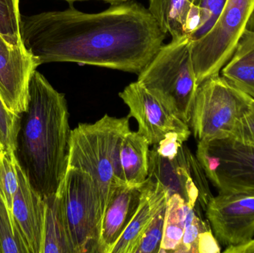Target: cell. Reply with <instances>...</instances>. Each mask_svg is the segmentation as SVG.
<instances>
[{"label":"cell","mask_w":254,"mask_h":253,"mask_svg":"<svg viewBox=\"0 0 254 253\" xmlns=\"http://www.w3.org/2000/svg\"><path fill=\"white\" fill-rule=\"evenodd\" d=\"M191 208L193 207L188 205L179 195H173L169 198L159 253H176L183 239L187 216Z\"/></svg>","instance_id":"ffe728a7"},{"label":"cell","mask_w":254,"mask_h":253,"mask_svg":"<svg viewBox=\"0 0 254 253\" xmlns=\"http://www.w3.org/2000/svg\"><path fill=\"white\" fill-rule=\"evenodd\" d=\"M19 188L13 199L12 213L30 253H43L46 203L30 184L18 162Z\"/></svg>","instance_id":"7c38bea8"},{"label":"cell","mask_w":254,"mask_h":253,"mask_svg":"<svg viewBox=\"0 0 254 253\" xmlns=\"http://www.w3.org/2000/svg\"><path fill=\"white\" fill-rule=\"evenodd\" d=\"M143 185L125 184L113 192L103 215L98 253H112L140 206Z\"/></svg>","instance_id":"4fadbf2b"},{"label":"cell","mask_w":254,"mask_h":253,"mask_svg":"<svg viewBox=\"0 0 254 253\" xmlns=\"http://www.w3.org/2000/svg\"><path fill=\"white\" fill-rule=\"evenodd\" d=\"M119 97L128 107V117L135 119L137 132L149 145L158 144L171 132H191L190 126L176 117L139 82L130 83Z\"/></svg>","instance_id":"30bf717a"},{"label":"cell","mask_w":254,"mask_h":253,"mask_svg":"<svg viewBox=\"0 0 254 253\" xmlns=\"http://www.w3.org/2000/svg\"><path fill=\"white\" fill-rule=\"evenodd\" d=\"M40 65L24 45L10 44L0 34V98L13 114L26 111L30 82Z\"/></svg>","instance_id":"8fae6325"},{"label":"cell","mask_w":254,"mask_h":253,"mask_svg":"<svg viewBox=\"0 0 254 253\" xmlns=\"http://www.w3.org/2000/svg\"><path fill=\"white\" fill-rule=\"evenodd\" d=\"M189 36L163 44L138 74L137 82L190 126L197 83Z\"/></svg>","instance_id":"277c9868"},{"label":"cell","mask_w":254,"mask_h":253,"mask_svg":"<svg viewBox=\"0 0 254 253\" xmlns=\"http://www.w3.org/2000/svg\"><path fill=\"white\" fill-rule=\"evenodd\" d=\"M196 158L219 192L254 191V147L234 138L198 141Z\"/></svg>","instance_id":"ba28073f"},{"label":"cell","mask_w":254,"mask_h":253,"mask_svg":"<svg viewBox=\"0 0 254 253\" xmlns=\"http://www.w3.org/2000/svg\"><path fill=\"white\" fill-rule=\"evenodd\" d=\"M64 1H68V2L72 3L74 1H86V0H64ZM99 1H105V2L109 3L111 4H121V3L127 2V1H130L131 0H99Z\"/></svg>","instance_id":"1f68e13d"},{"label":"cell","mask_w":254,"mask_h":253,"mask_svg":"<svg viewBox=\"0 0 254 253\" xmlns=\"http://www.w3.org/2000/svg\"><path fill=\"white\" fill-rule=\"evenodd\" d=\"M191 132H169L164 139L153 145L157 152L169 160H173L179 152V148L188 141Z\"/></svg>","instance_id":"83f0119b"},{"label":"cell","mask_w":254,"mask_h":253,"mask_svg":"<svg viewBox=\"0 0 254 253\" xmlns=\"http://www.w3.org/2000/svg\"><path fill=\"white\" fill-rule=\"evenodd\" d=\"M129 118L105 114L95 123H80L71 131L68 167L88 172L93 178L103 215L116 187L126 184L119 154L124 137L130 131Z\"/></svg>","instance_id":"3957f363"},{"label":"cell","mask_w":254,"mask_h":253,"mask_svg":"<svg viewBox=\"0 0 254 253\" xmlns=\"http://www.w3.org/2000/svg\"><path fill=\"white\" fill-rule=\"evenodd\" d=\"M201 0H149V9L162 31L172 39L185 35L187 20L191 14L201 13Z\"/></svg>","instance_id":"ac0fdd59"},{"label":"cell","mask_w":254,"mask_h":253,"mask_svg":"<svg viewBox=\"0 0 254 253\" xmlns=\"http://www.w3.org/2000/svg\"><path fill=\"white\" fill-rule=\"evenodd\" d=\"M168 195L158 181L148 177L142 189L140 206L112 253H134L152 219L167 205Z\"/></svg>","instance_id":"5bb4252c"},{"label":"cell","mask_w":254,"mask_h":253,"mask_svg":"<svg viewBox=\"0 0 254 253\" xmlns=\"http://www.w3.org/2000/svg\"><path fill=\"white\" fill-rule=\"evenodd\" d=\"M20 123L21 115L9 111L0 98V151L16 152Z\"/></svg>","instance_id":"cb8c5ba5"},{"label":"cell","mask_w":254,"mask_h":253,"mask_svg":"<svg viewBox=\"0 0 254 253\" xmlns=\"http://www.w3.org/2000/svg\"><path fill=\"white\" fill-rule=\"evenodd\" d=\"M43 253H75L59 194L45 198Z\"/></svg>","instance_id":"d6986e66"},{"label":"cell","mask_w":254,"mask_h":253,"mask_svg":"<svg viewBox=\"0 0 254 253\" xmlns=\"http://www.w3.org/2000/svg\"><path fill=\"white\" fill-rule=\"evenodd\" d=\"M21 39L40 65L76 62L138 75L163 46L167 34L141 4H112L99 13L72 6L21 16Z\"/></svg>","instance_id":"6da1fadb"},{"label":"cell","mask_w":254,"mask_h":253,"mask_svg":"<svg viewBox=\"0 0 254 253\" xmlns=\"http://www.w3.org/2000/svg\"><path fill=\"white\" fill-rule=\"evenodd\" d=\"M149 145L137 132L128 131L120 149V164L124 181L129 187H140L149 176Z\"/></svg>","instance_id":"e0dca14e"},{"label":"cell","mask_w":254,"mask_h":253,"mask_svg":"<svg viewBox=\"0 0 254 253\" xmlns=\"http://www.w3.org/2000/svg\"><path fill=\"white\" fill-rule=\"evenodd\" d=\"M231 138L254 147V101L240 119Z\"/></svg>","instance_id":"f1b7e54d"},{"label":"cell","mask_w":254,"mask_h":253,"mask_svg":"<svg viewBox=\"0 0 254 253\" xmlns=\"http://www.w3.org/2000/svg\"><path fill=\"white\" fill-rule=\"evenodd\" d=\"M221 72L228 83L254 100V31L248 28L243 33Z\"/></svg>","instance_id":"2e32d148"},{"label":"cell","mask_w":254,"mask_h":253,"mask_svg":"<svg viewBox=\"0 0 254 253\" xmlns=\"http://www.w3.org/2000/svg\"><path fill=\"white\" fill-rule=\"evenodd\" d=\"M58 194L75 253H98L103 211L93 178L88 172L68 167Z\"/></svg>","instance_id":"8992f818"},{"label":"cell","mask_w":254,"mask_h":253,"mask_svg":"<svg viewBox=\"0 0 254 253\" xmlns=\"http://www.w3.org/2000/svg\"><path fill=\"white\" fill-rule=\"evenodd\" d=\"M254 101L219 74L209 77L195 95L190 123L194 137L201 141L232 136Z\"/></svg>","instance_id":"5b68a950"},{"label":"cell","mask_w":254,"mask_h":253,"mask_svg":"<svg viewBox=\"0 0 254 253\" xmlns=\"http://www.w3.org/2000/svg\"><path fill=\"white\" fill-rule=\"evenodd\" d=\"M19 0H0V34L10 44L22 46Z\"/></svg>","instance_id":"603a6c76"},{"label":"cell","mask_w":254,"mask_h":253,"mask_svg":"<svg viewBox=\"0 0 254 253\" xmlns=\"http://www.w3.org/2000/svg\"><path fill=\"white\" fill-rule=\"evenodd\" d=\"M149 177L158 181L167 191L168 197L179 195L190 206L198 202V189L191 178L179 152L173 160L160 155L154 147L149 154Z\"/></svg>","instance_id":"9a60e30c"},{"label":"cell","mask_w":254,"mask_h":253,"mask_svg":"<svg viewBox=\"0 0 254 253\" xmlns=\"http://www.w3.org/2000/svg\"><path fill=\"white\" fill-rule=\"evenodd\" d=\"M225 253H254V240L253 239L244 243L227 247Z\"/></svg>","instance_id":"4dcf8cb0"},{"label":"cell","mask_w":254,"mask_h":253,"mask_svg":"<svg viewBox=\"0 0 254 253\" xmlns=\"http://www.w3.org/2000/svg\"><path fill=\"white\" fill-rule=\"evenodd\" d=\"M0 248L1 253H30L28 245L15 221L0 197Z\"/></svg>","instance_id":"44dd1931"},{"label":"cell","mask_w":254,"mask_h":253,"mask_svg":"<svg viewBox=\"0 0 254 253\" xmlns=\"http://www.w3.org/2000/svg\"><path fill=\"white\" fill-rule=\"evenodd\" d=\"M227 0H201V20L196 32L191 36L192 41L198 40L208 32L220 15Z\"/></svg>","instance_id":"4316f807"},{"label":"cell","mask_w":254,"mask_h":253,"mask_svg":"<svg viewBox=\"0 0 254 253\" xmlns=\"http://www.w3.org/2000/svg\"><path fill=\"white\" fill-rule=\"evenodd\" d=\"M254 14V0H227L211 29L192 41L191 53L198 85L219 74Z\"/></svg>","instance_id":"52a82bcc"},{"label":"cell","mask_w":254,"mask_h":253,"mask_svg":"<svg viewBox=\"0 0 254 253\" xmlns=\"http://www.w3.org/2000/svg\"><path fill=\"white\" fill-rule=\"evenodd\" d=\"M17 168L14 151H0V197L11 212L13 199L19 188Z\"/></svg>","instance_id":"7402d4cb"},{"label":"cell","mask_w":254,"mask_h":253,"mask_svg":"<svg viewBox=\"0 0 254 253\" xmlns=\"http://www.w3.org/2000/svg\"><path fill=\"white\" fill-rule=\"evenodd\" d=\"M71 131L65 95L36 70L28 108L21 114L15 154L30 184L44 199L57 194L65 178Z\"/></svg>","instance_id":"7a4b0ae2"},{"label":"cell","mask_w":254,"mask_h":253,"mask_svg":"<svg viewBox=\"0 0 254 253\" xmlns=\"http://www.w3.org/2000/svg\"><path fill=\"white\" fill-rule=\"evenodd\" d=\"M209 230H211L210 226L201 219L198 212L193 219L187 221L183 239L176 253H198L200 235Z\"/></svg>","instance_id":"484cf974"},{"label":"cell","mask_w":254,"mask_h":253,"mask_svg":"<svg viewBox=\"0 0 254 253\" xmlns=\"http://www.w3.org/2000/svg\"><path fill=\"white\" fill-rule=\"evenodd\" d=\"M212 233V230L203 232L199 236L198 240V253H219L221 251L220 247Z\"/></svg>","instance_id":"f546056e"},{"label":"cell","mask_w":254,"mask_h":253,"mask_svg":"<svg viewBox=\"0 0 254 253\" xmlns=\"http://www.w3.org/2000/svg\"><path fill=\"white\" fill-rule=\"evenodd\" d=\"M0 253H1V248H0Z\"/></svg>","instance_id":"d6a6232c"},{"label":"cell","mask_w":254,"mask_h":253,"mask_svg":"<svg viewBox=\"0 0 254 253\" xmlns=\"http://www.w3.org/2000/svg\"><path fill=\"white\" fill-rule=\"evenodd\" d=\"M166 209L167 205L154 217L142 236L134 253H159L164 234Z\"/></svg>","instance_id":"d4e9b609"},{"label":"cell","mask_w":254,"mask_h":253,"mask_svg":"<svg viewBox=\"0 0 254 253\" xmlns=\"http://www.w3.org/2000/svg\"><path fill=\"white\" fill-rule=\"evenodd\" d=\"M206 215L219 243H244L254 236V191L219 192L206 206Z\"/></svg>","instance_id":"9c48e42d"}]
</instances>
